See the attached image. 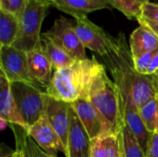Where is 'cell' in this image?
Segmentation results:
<instances>
[{
    "label": "cell",
    "mask_w": 158,
    "mask_h": 157,
    "mask_svg": "<svg viewBox=\"0 0 158 157\" xmlns=\"http://www.w3.org/2000/svg\"><path fill=\"white\" fill-rule=\"evenodd\" d=\"M103 68L94 57L76 60L68 68L55 70L45 93L69 104L79 99H88L93 81Z\"/></svg>",
    "instance_id": "1"
},
{
    "label": "cell",
    "mask_w": 158,
    "mask_h": 157,
    "mask_svg": "<svg viewBox=\"0 0 158 157\" xmlns=\"http://www.w3.org/2000/svg\"><path fill=\"white\" fill-rule=\"evenodd\" d=\"M88 99L106 118L112 128L113 133H118L122 123L119 92L115 81H111L107 76L105 67L94 78Z\"/></svg>",
    "instance_id": "2"
},
{
    "label": "cell",
    "mask_w": 158,
    "mask_h": 157,
    "mask_svg": "<svg viewBox=\"0 0 158 157\" xmlns=\"http://www.w3.org/2000/svg\"><path fill=\"white\" fill-rule=\"evenodd\" d=\"M47 0H29L19 18V32L13 46L26 53L42 46L41 27L47 12Z\"/></svg>",
    "instance_id": "3"
},
{
    "label": "cell",
    "mask_w": 158,
    "mask_h": 157,
    "mask_svg": "<svg viewBox=\"0 0 158 157\" xmlns=\"http://www.w3.org/2000/svg\"><path fill=\"white\" fill-rule=\"evenodd\" d=\"M11 93L19 114L29 129L45 112L47 93L35 84L21 81L11 82Z\"/></svg>",
    "instance_id": "4"
},
{
    "label": "cell",
    "mask_w": 158,
    "mask_h": 157,
    "mask_svg": "<svg viewBox=\"0 0 158 157\" xmlns=\"http://www.w3.org/2000/svg\"><path fill=\"white\" fill-rule=\"evenodd\" d=\"M43 37L51 41L75 60H84L87 58L85 47L76 33L75 26L64 17L57 18L53 27L44 32Z\"/></svg>",
    "instance_id": "5"
},
{
    "label": "cell",
    "mask_w": 158,
    "mask_h": 157,
    "mask_svg": "<svg viewBox=\"0 0 158 157\" xmlns=\"http://www.w3.org/2000/svg\"><path fill=\"white\" fill-rule=\"evenodd\" d=\"M75 19V31L83 46L103 57L106 56L114 48L117 39L92 22L87 16L79 17Z\"/></svg>",
    "instance_id": "6"
},
{
    "label": "cell",
    "mask_w": 158,
    "mask_h": 157,
    "mask_svg": "<svg viewBox=\"0 0 158 157\" xmlns=\"http://www.w3.org/2000/svg\"><path fill=\"white\" fill-rule=\"evenodd\" d=\"M0 69L10 82L21 81L37 85L29 75L27 53L13 45L0 46Z\"/></svg>",
    "instance_id": "7"
},
{
    "label": "cell",
    "mask_w": 158,
    "mask_h": 157,
    "mask_svg": "<svg viewBox=\"0 0 158 157\" xmlns=\"http://www.w3.org/2000/svg\"><path fill=\"white\" fill-rule=\"evenodd\" d=\"M91 140L113 133L106 118L96 109L89 99H79L71 104Z\"/></svg>",
    "instance_id": "8"
},
{
    "label": "cell",
    "mask_w": 158,
    "mask_h": 157,
    "mask_svg": "<svg viewBox=\"0 0 158 157\" xmlns=\"http://www.w3.org/2000/svg\"><path fill=\"white\" fill-rule=\"evenodd\" d=\"M120 101H121L122 121L134 134L142 149L146 155L153 134L150 133L145 128L141 118L139 108L133 102L130 92H127L123 95H121Z\"/></svg>",
    "instance_id": "9"
},
{
    "label": "cell",
    "mask_w": 158,
    "mask_h": 157,
    "mask_svg": "<svg viewBox=\"0 0 158 157\" xmlns=\"http://www.w3.org/2000/svg\"><path fill=\"white\" fill-rule=\"evenodd\" d=\"M66 157H92V140L70 104Z\"/></svg>",
    "instance_id": "10"
},
{
    "label": "cell",
    "mask_w": 158,
    "mask_h": 157,
    "mask_svg": "<svg viewBox=\"0 0 158 157\" xmlns=\"http://www.w3.org/2000/svg\"><path fill=\"white\" fill-rule=\"evenodd\" d=\"M26 131L35 141V143L50 155L56 157L57 152H61L66 155V148L60 137L50 124L45 112L38 121Z\"/></svg>",
    "instance_id": "11"
},
{
    "label": "cell",
    "mask_w": 158,
    "mask_h": 157,
    "mask_svg": "<svg viewBox=\"0 0 158 157\" xmlns=\"http://www.w3.org/2000/svg\"><path fill=\"white\" fill-rule=\"evenodd\" d=\"M69 103L53 98L48 94L46 95L45 115L50 124L60 137L66 149L69 130Z\"/></svg>",
    "instance_id": "12"
},
{
    "label": "cell",
    "mask_w": 158,
    "mask_h": 157,
    "mask_svg": "<svg viewBox=\"0 0 158 157\" xmlns=\"http://www.w3.org/2000/svg\"><path fill=\"white\" fill-rule=\"evenodd\" d=\"M47 2L49 6L72 16L74 19L87 16L96 10L115 8L113 0H47Z\"/></svg>",
    "instance_id": "13"
},
{
    "label": "cell",
    "mask_w": 158,
    "mask_h": 157,
    "mask_svg": "<svg viewBox=\"0 0 158 157\" xmlns=\"http://www.w3.org/2000/svg\"><path fill=\"white\" fill-rule=\"evenodd\" d=\"M0 119L8 124L19 126L25 130H28L11 93V82L2 72L0 74Z\"/></svg>",
    "instance_id": "14"
},
{
    "label": "cell",
    "mask_w": 158,
    "mask_h": 157,
    "mask_svg": "<svg viewBox=\"0 0 158 157\" xmlns=\"http://www.w3.org/2000/svg\"><path fill=\"white\" fill-rule=\"evenodd\" d=\"M28 69L31 79L42 86L47 87L52 79V64L48 59L43 45L27 53Z\"/></svg>",
    "instance_id": "15"
},
{
    "label": "cell",
    "mask_w": 158,
    "mask_h": 157,
    "mask_svg": "<svg viewBox=\"0 0 158 157\" xmlns=\"http://www.w3.org/2000/svg\"><path fill=\"white\" fill-rule=\"evenodd\" d=\"M128 79L131 87L130 93L139 109L156 96L153 75H142L134 70L130 74Z\"/></svg>",
    "instance_id": "16"
},
{
    "label": "cell",
    "mask_w": 158,
    "mask_h": 157,
    "mask_svg": "<svg viewBox=\"0 0 158 157\" xmlns=\"http://www.w3.org/2000/svg\"><path fill=\"white\" fill-rule=\"evenodd\" d=\"M130 49L132 57L156 50L158 49L157 36L149 28L140 25L131 34Z\"/></svg>",
    "instance_id": "17"
},
{
    "label": "cell",
    "mask_w": 158,
    "mask_h": 157,
    "mask_svg": "<svg viewBox=\"0 0 158 157\" xmlns=\"http://www.w3.org/2000/svg\"><path fill=\"white\" fill-rule=\"evenodd\" d=\"M11 129L16 139L15 152L19 157H56L44 151L23 128L19 126V129H14L12 126Z\"/></svg>",
    "instance_id": "18"
},
{
    "label": "cell",
    "mask_w": 158,
    "mask_h": 157,
    "mask_svg": "<svg viewBox=\"0 0 158 157\" xmlns=\"http://www.w3.org/2000/svg\"><path fill=\"white\" fill-rule=\"evenodd\" d=\"M92 157H121L118 134H108L93 140Z\"/></svg>",
    "instance_id": "19"
},
{
    "label": "cell",
    "mask_w": 158,
    "mask_h": 157,
    "mask_svg": "<svg viewBox=\"0 0 158 157\" xmlns=\"http://www.w3.org/2000/svg\"><path fill=\"white\" fill-rule=\"evenodd\" d=\"M19 32V19L17 16L0 9V46H10Z\"/></svg>",
    "instance_id": "20"
},
{
    "label": "cell",
    "mask_w": 158,
    "mask_h": 157,
    "mask_svg": "<svg viewBox=\"0 0 158 157\" xmlns=\"http://www.w3.org/2000/svg\"><path fill=\"white\" fill-rule=\"evenodd\" d=\"M118 134L120 143L121 157H146L138 140L123 121Z\"/></svg>",
    "instance_id": "21"
},
{
    "label": "cell",
    "mask_w": 158,
    "mask_h": 157,
    "mask_svg": "<svg viewBox=\"0 0 158 157\" xmlns=\"http://www.w3.org/2000/svg\"><path fill=\"white\" fill-rule=\"evenodd\" d=\"M42 45L55 70L68 68L76 61L69 54L44 37L42 38Z\"/></svg>",
    "instance_id": "22"
},
{
    "label": "cell",
    "mask_w": 158,
    "mask_h": 157,
    "mask_svg": "<svg viewBox=\"0 0 158 157\" xmlns=\"http://www.w3.org/2000/svg\"><path fill=\"white\" fill-rule=\"evenodd\" d=\"M141 118L147 130L154 134L156 133V119H157V99L156 96L146 103L139 109Z\"/></svg>",
    "instance_id": "23"
},
{
    "label": "cell",
    "mask_w": 158,
    "mask_h": 157,
    "mask_svg": "<svg viewBox=\"0 0 158 157\" xmlns=\"http://www.w3.org/2000/svg\"><path fill=\"white\" fill-rule=\"evenodd\" d=\"M114 7L122 12L129 19H138L142 14L143 5L137 0H113Z\"/></svg>",
    "instance_id": "24"
},
{
    "label": "cell",
    "mask_w": 158,
    "mask_h": 157,
    "mask_svg": "<svg viewBox=\"0 0 158 157\" xmlns=\"http://www.w3.org/2000/svg\"><path fill=\"white\" fill-rule=\"evenodd\" d=\"M158 52V49L145 53L140 56L137 57H132V61H133V68L134 70L142 75H148V69L150 67V64L152 62L153 57L155 56V55Z\"/></svg>",
    "instance_id": "25"
},
{
    "label": "cell",
    "mask_w": 158,
    "mask_h": 157,
    "mask_svg": "<svg viewBox=\"0 0 158 157\" xmlns=\"http://www.w3.org/2000/svg\"><path fill=\"white\" fill-rule=\"evenodd\" d=\"M29 0H0V9L19 18L24 12Z\"/></svg>",
    "instance_id": "26"
},
{
    "label": "cell",
    "mask_w": 158,
    "mask_h": 157,
    "mask_svg": "<svg viewBox=\"0 0 158 157\" xmlns=\"http://www.w3.org/2000/svg\"><path fill=\"white\" fill-rule=\"evenodd\" d=\"M141 16L158 23V4L151 2L143 4L142 6Z\"/></svg>",
    "instance_id": "27"
},
{
    "label": "cell",
    "mask_w": 158,
    "mask_h": 157,
    "mask_svg": "<svg viewBox=\"0 0 158 157\" xmlns=\"http://www.w3.org/2000/svg\"><path fill=\"white\" fill-rule=\"evenodd\" d=\"M146 157H158V133H154L146 153Z\"/></svg>",
    "instance_id": "28"
},
{
    "label": "cell",
    "mask_w": 158,
    "mask_h": 157,
    "mask_svg": "<svg viewBox=\"0 0 158 157\" xmlns=\"http://www.w3.org/2000/svg\"><path fill=\"white\" fill-rule=\"evenodd\" d=\"M137 21L140 23V25H143L147 28H149L158 38V23L157 22H155L149 19H146V18H143L142 16H140L138 19H137Z\"/></svg>",
    "instance_id": "29"
},
{
    "label": "cell",
    "mask_w": 158,
    "mask_h": 157,
    "mask_svg": "<svg viewBox=\"0 0 158 157\" xmlns=\"http://www.w3.org/2000/svg\"><path fill=\"white\" fill-rule=\"evenodd\" d=\"M158 71V52L155 55L148 69V75H154Z\"/></svg>",
    "instance_id": "30"
},
{
    "label": "cell",
    "mask_w": 158,
    "mask_h": 157,
    "mask_svg": "<svg viewBox=\"0 0 158 157\" xmlns=\"http://www.w3.org/2000/svg\"><path fill=\"white\" fill-rule=\"evenodd\" d=\"M153 82H154V86H155L156 93V94H158V77L153 76Z\"/></svg>",
    "instance_id": "31"
},
{
    "label": "cell",
    "mask_w": 158,
    "mask_h": 157,
    "mask_svg": "<svg viewBox=\"0 0 158 157\" xmlns=\"http://www.w3.org/2000/svg\"><path fill=\"white\" fill-rule=\"evenodd\" d=\"M156 99H157V119H156V132L158 133V94H156Z\"/></svg>",
    "instance_id": "32"
},
{
    "label": "cell",
    "mask_w": 158,
    "mask_h": 157,
    "mask_svg": "<svg viewBox=\"0 0 158 157\" xmlns=\"http://www.w3.org/2000/svg\"><path fill=\"white\" fill-rule=\"evenodd\" d=\"M138 2H140L142 5H143V4H145V3H148V2H150V0H137Z\"/></svg>",
    "instance_id": "33"
},
{
    "label": "cell",
    "mask_w": 158,
    "mask_h": 157,
    "mask_svg": "<svg viewBox=\"0 0 158 157\" xmlns=\"http://www.w3.org/2000/svg\"><path fill=\"white\" fill-rule=\"evenodd\" d=\"M3 157H15V152H13L11 154H8V155H5V156Z\"/></svg>",
    "instance_id": "34"
},
{
    "label": "cell",
    "mask_w": 158,
    "mask_h": 157,
    "mask_svg": "<svg viewBox=\"0 0 158 157\" xmlns=\"http://www.w3.org/2000/svg\"><path fill=\"white\" fill-rule=\"evenodd\" d=\"M15 157H19V155H18V154H17L16 152H15Z\"/></svg>",
    "instance_id": "35"
},
{
    "label": "cell",
    "mask_w": 158,
    "mask_h": 157,
    "mask_svg": "<svg viewBox=\"0 0 158 157\" xmlns=\"http://www.w3.org/2000/svg\"><path fill=\"white\" fill-rule=\"evenodd\" d=\"M153 76H156V77H158V71H157V72H156V74H154Z\"/></svg>",
    "instance_id": "36"
}]
</instances>
